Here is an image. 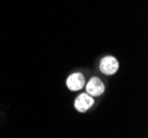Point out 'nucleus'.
I'll return each instance as SVG.
<instances>
[{"mask_svg":"<svg viewBox=\"0 0 148 138\" xmlns=\"http://www.w3.org/2000/svg\"><path fill=\"white\" fill-rule=\"evenodd\" d=\"M105 86L99 77H92L86 84V92L91 96H99L104 93Z\"/></svg>","mask_w":148,"mask_h":138,"instance_id":"f03ea898","label":"nucleus"},{"mask_svg":"<svg viewBox=\"0 0 148 138\" xmlns=\"http://www.w3.org/2000/svg\"><path fill=\"white\" fill-rule=\"evenodd\" d=\"M99 70L107 75L115 74L118 70V62L115 57H105L102 59L99 63Z\"/></svg>","mask_w":148,"mask_h":138,"instance_id":"f257e3e1","label":"nucleus"},{"mask_svg":"<svg viewBox=\"0 0 148 138\" xmlns=\"http://www.w3.org/2000/svg\"><path fill=\"white\" fill-rule=\"evenodd\" d=\"M85 84V79L83 74L81 73H74L68 77L66 80V85H68L69 89L71 91H80L83 88Z\"/></svg>","mask_w":148,"mask_h":138,"instance_id":"20e7f679","label":"nucleus"},{"mask_svg":"<svg viewBox=\"0 0 148 138\" xmlns=\"http://www.w3.org/2000/svg\"><path fill=\"white\" fill-rule=\"evenodd\" d=\"M93 104H94V100L92 98V96L88 95L87 93H83L76 98L75 103H74V106L79 112L84 113L88 108H91L93 106Z\"/></svg>","mask_w":148,"mask_h":138,"instance_id":"7ed1b4c3","label":"nucleus"}]
</instances>
